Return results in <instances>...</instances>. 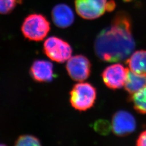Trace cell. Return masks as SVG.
Here are the masks:
<instances>
[{
    "instance_id": "6da1fadb",
    "label": "cell",
    "mask_w": 146,
    "mask_h": 146,
    "mask_svg": "<svg viewBox=\"0 0 146 146\" xmlns=\"http://www.w3.org/2000/svg\"><path fill=\"white\" fill-rule=\"evenodd\" d=\"M135 47L131 19L125 12H119L115 15L110 25L98 34L94 43L96 56L108 62L127 60Z\"/></svg>"
},
{
    "instance_id": "7a4b0ae2",
    "label": "cell",
    "mask_w": 146,
    "mask_h": 146,
    "mask_svg": "<svg viewBox=\"0 0 146 146\" xmlns=\"http://www.w3.org/2000/svg\"><path fill=\"white\" fill-rule=\"evenodd\" d=\"M50 30V22L41 14L34 13L27 16L21 26V31L25 37L35 42L43 40Z\"/></svg>"
},
{
    "instance_id": "3957f363",
    "label": "cell",
    "mask_w": 146,
    "mask_h": 146,
    "mask_svg": "<svg viewBox=\"0 0 146 146\" xmlns=\"http://www.w3.org/2000/svg\"><path fill=\"white\" fill-rule=\"evenodd\" d=\"M96 90L87 82L75 84L70 92V102L75 110L84 111L94 106L96 99Z\"/></svg>"
},
{
    "instance_id": "277c9868",
    "label": "cell",
    "mask_w": 146,
    "mask_h": 146,
    "mask_svg": "<svg viewBox=\"0 0 146 146\" xmlns=\"http://www.w3.org/2000/svg\"><path fill=\"white\" fill-rule=\"evenodd\" d=\"M75 10L84 19L94 20L103 15L106 11L114 9L115 3L108 0H75Z\"/></svg>"
},
{
    "instance_id": "5b68a950",
    "label": "cell",
    "mask_w": 146,
    "mask_h": 146,
    "mask_svg": "<svg viewBox=\"0 0 146 146\" xmlns=\"http://www.w3.org/2000/svg\"><path fill=\"white\" fill-rule=\"evenodd\" d=\"M43 52L52 61L65 62L71 58L73 49L68 42L56 36L48 37L44 42Z\"/></svg>"
},
{
    "instance_id": "8992f818",
    "label": "cell",
    "mask_w": 146,
    "mask_h": 146,
    "mask_svg": "<svg viewBox=\"0 0 146 146\" xmlns=\"http://www.w3.org/2000/svg\"><path fill=\"white\" fill-rule=\"evenodd\" d=\"M66 67L70 78L75 81L83 82L90 75L92 64L86 56L76 55L68 60Z\"/></svg>"
},
{
    "instance_id": "52a82bcc",
    "label": "cell",
    "mask_w": 146,
    "mask_h": 146,
    "mask_svg": "<svg viewBox=\"0 0 146 146\" xmlns=\"http://www.w3.org/2000/svg\"><path fill=\"white\" fill-rule=\"evenodd\" d=\"M129 68L120 63L110 65L102 73V78L106 86L111 89H117L124 87Z\"/></svg>"
},
{
    "instance_id": "ba28073f",
    "label": "cell",
    "mask_w": 146,
    "mask_h": 146,
    "mask_svg": "<svg viewBox=\"0 0 146 146\" xmlns=\"http://www.w3.org/2000/svg\"><path fill=\"white\" fill-rule=\"evenodd\" d=\"M136 126V123L134 116L128 111L120 110L113 115L111 128L116 135H128L135 131Z\"/></svg>"
},
{
    "instance_id": "9c48e42d",
    "label": "cell",
    "mask_w": 146,
    "mask_h": 146,
    "mask_svg": "<svg viewBox=\"0 0 146 146\" xmlns=\"http://www.w3.org/2000/svg\"><path fill=\"white\" fill-rule=\"evenodd\" d=\"M29 74L34 81L39 83L50 82L55 77L52 63L43 60L34 61L30 68Z\"/></svg>"
},
{
    "instance_id": "30bf717a",
    "label": "cell",
    "mask_w": 146,
    "mask_h": 146,
    "mask_svg": "<svg viewBox=\"0 0 146 146\" xmlns=\"http://www.w3.org/2000/svg\"><path fill=\"white\" fill-rule=\"evenodd\" d=\"M52 21L60 28H66L72 25L75 20L74 13L72 8L66 4L55 5L52 11Z\"/></svg>"
},
{
    "instance_id": "8fae6325",
    "label": "cell",
    "mask_w": 146,
    "mask_h": 146,
    "mask_svg": "<svg viewBox=\"0 0 146 146\" xmlns=\"http://www.w3.org/2000/svg\"><path fill=\"white\" fill-rule=\"evenodd\" d=\"M126 63L133 73L146 76V50H137L132 53L127 59Z\"/></svg>"
},
{
    "instance_id": "7c38bea8",
    "label": "cell",
    "mask_w": 146,
    "mask_h": 146,
    "mask_svg": "<svg viewBox=\"0 0 146 146\" xmlns=\"http://www.w3.org/2000/svg\"><path fill=\"white\" fill-rule=\"evenodd\" d=\"M146 86V76L133 73L129 69L124 87L130 95H133Z\"/></svg>"
},
{
    "instance_id": "4fadbf2b",
    "label": "cell",
    "mask_w": 146,
    "mask_h": 146,
    "mask_svg": "<svg viewBox=\"0 0 146 146\" xmlns=\"http://www.w3.org/2000/svg\"><path fill=\"white\" fill-rule=\"evenodd\" d=\"M129 100L137 112L146 114V86L137 93L130 95Z\"/></svg>"
},
{
    "instance_id": "5bb4252c",
    "label": "cell",
    "mask_w": 146,
    "mask_h": 146,
    "mask_svg": "<svg viewBox=\"0 0 146 146\" xmlns=\"http://www.w3.org/2000/svg\"><path fill=\"white\" fill-rule=\"evenodd\" d=\"M41 141L35 136L22 135L20 136L15 142V146H41Z\"/></svg>"
},
{
    "instance_id": "9a60e30c",
    "label": "cell",
    "mask_w": 146,
    "mask_h": 146,
    "mask_svg": "<svg viewBox=\"0 0 146 146\" xmlns=\"http://www.w3.org/2000/svg\"><path fill=\"white\" fill-rule=\"evenodd\" d=\"M17 2V0H0V14L11 13L15 8Z\"/></svg>"
},
{
    "instance_id": "2e32d148",
    "label": "cell",
    "mask_w": 146,
    "mask_h": 146,
    "mask_svg": "<svg viewBox=\"0 0 146 146\" xmlns=\"http://www.w3.org/2000/svg\"><path fill=\"white\" fill-rule=\"evenodd\" d=\"M95 131L102 135L107 134L110 130V125L108 121L100 120L96 121L94 125Z\"/></svg>"
},
{
    "instance_id": "e0dca14e",
    "label": "cell",
    "mask_w": 146,
    "mask_h": 146,
    "mask_svg": "<svg viewBox=\"0 0 146 146\" xmlns=\"http://www.w3.org/2000/svg\"><path fill=\"white\" fill-rule=\"evenodd\" d=\"M136 145L146 146V130L142 132L136 140Z\"/></svg>"
},
{
    "instance_id": "ac0fdd59",
    "label": "cell",
    "mask_w": 146,
    "mask_h": 146,
    "mask_svg": "<svg viewBox=\"0 0 146 146\" xmlns=\"http://www.w3.org/2000/svg\"><path fill=\"white\" fill-rule=\"evenodd\" d=\"M22 1V0H17V2H18V3H21Z\"/></svg>"
}]
</instances>
